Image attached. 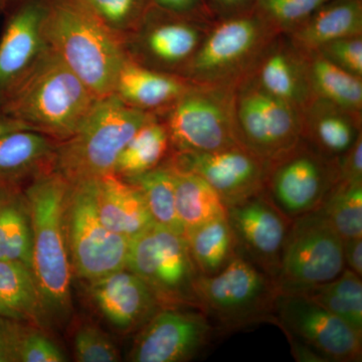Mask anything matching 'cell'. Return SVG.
<instances>
[{
  "label": "cell",
  "instance_id": "1",
  "mask_svg": "<svg viewBox=\"0 0 362 362\" xmlns=\"http://www.w3.org/2000/svg\"><path fill=\"white\" fill-rule=\"evenodd\" d=\"M40 30L52 49L97 98L114 93L127 58L124 40L109 30L85 0H39Z\"/></svg>",
  "mask_w": 362,
  "mask_h": 362
},
{
  "label": "cell",
  "instance_id": "2",
  "mask_svg": "<svg viewBox=\"0 0 362 362\" xmlns=\"http://www.w3.org/2000/svg\"><path fill=\"white\" fill-rule=\"evenodd\" d=\"M68 182L54 169L25 185L32 216V269L45 326L68 322L73 312L71 269L65 228Z\"/></svg>",
  "mask_w": 362,
  "mask_h": 362
},
{
  "label": "cell",
  "instance_id": "3",
  "mask_svg": "<svg viewBox=\"0 0 362 362\" xmlns=\"http://www.w3.org/2000/svg\"><path fill=\"white\" fill-rule=\"evenodd\" d=\"M98 99L47 47L0 99V111L59 142L75 133Z\"/></svg>",
  "mask_w": 362,
  "mask_h": 362
},
{
  "label": "cell",
  "instance_id": "4",
  "mask_svg": "<svg viewBox=\"0 0 362 362\" xmlns=\"http://www.w3.org/2000/svg\"><path fill=\"white\" fill-rule=\"evenodd\" d=\"M154 115L128 106L114 94L100 98L75 133L57 143L52 169L69 183L113 175L124 147Z\"/></svg>",
  "mask_w": 362,
  "mask_h": 362
},
{
  "label": "cell",
  "instance_id": "5",
  "mask_svg": "<svg viewBox=\"0 0 362 362\" xmlns=\"http://www.w3.org/2000/svg\"><path fill=\"white\" fill-rule=\"evenodd\" d=\"M197 306L226 330L273 323L277 283L238 254L218 273L199 274L194 284Z\"/></svg>",
  "mask_w": 362,
  "mask_h": 362
},
{
  "label": "cell",
  "instance_id": "6",
  "mask_svg": "<svg viewBox=\"0 0 362 362\" xmlns=\"http://www.w3.org/2000/svg\"><path fill=\"white\" fill-rule=\"evenodd\" d=\"M173 152H214L242 146L235 92L221 84H190L165 111ZM243 147V146H242Z\"/></svg>",
  "mask_w": 362,
  "mask_h": 362
},
{
  "label": "cell",
  "instance_id": "7",
  "mask_svg": "<svg viewBox=\"0 0 362 362\" xmlns=\"http://www.w3.org/2000/svg\"><path fill=\"white\" fill-rule=\"evenodd\" d=\"M126 268L146 283L161 307L199 308L194 284L199 273L185 235L156 223L129 240Z\"/></svg>",
  "mask_w": 362,
  "mask_h": 362
},
{
  "label": "cell",
  "instance_id": "8",
  "mask_svg": "<svg viewBox=\"0 0 362 362\" xmlns=\"http://www.w3.org/2000/svg\"><path fill=\"white\" fill-rule=\"evenodd\" d=\"M65 228L71 269L86 282L126 268L129 240L111 232L100 220L96 180L70 183Z\"/></svg>",
  "mask_w": 362,
  "mask_h": 362
},
{
  "label": "cell",
  "instance_id": "9",
  "mask_svg": "<svg viewBox=\"0 0 362 362\" xmlns=\"http://www.w3.org/2000/svg\"><path fill=\"white\" fill-rule=\"evenodd\" d=\"M345 268L342 238L320 209L293 220L276 279L279 292L295 293L322 284Z\"/></svg>",
  "mask_w": 362,
  "mask_h": 362
},
{
  "label": "cell",
  "instance_id": "10",
  "mask_svg": "<svg viewBox=\"0 0 362 362\" xmlns=\"http://www.w3.org/2000/svg\"><path fill=\"white\" fill-rule=\"evenodd\" d=\"M240 145L266 163L296 147L303 136L301 110L257 84L247 82L235 93Z\"/></svg>",
  "mask_w": 362,
  "mask_h": 362
},
{
  "label": "cell",
  "instance_id": "11",
  "mask_svg": "<svg viewBox=\"0 0 362 362\" xmlns=\"http://www.w3.org/2000/svg\"><path fill=\"white\" fill-rule=\"evenodd\" d=\"M337 182V158L328 159L302 144L267 166L263 192L279 211L295 220L316 211Z\"/></svg>",
  "mask_w": 362,
  "mask_h": 362
},
{
  "label": "cell",
  "instance_id": "12",
  "mask_svg": "<svg viewBox=\"0 0 362 362\" xmlns=\"http://www.w3.org/2000/svg\"><path fill=\"white\" fill-rule=\"evenodd\" d=\"M273 323L291 345L307 347L322 361H361V333L307 298L279 293Z\"/></svg>",
  "mask_w": 362,
  "mask_h": 362
},
{
  "label": "cell",
  "instance_id": "13",
  "mask_svg": "<svg viewBox=\"0 0 362 362\" xmlns=\"http://www.w3.org/2000/svg\"><path fill=\"white\" fill-rule=\"evenodd\" d=\"M214 328L194 307H161L138 330L129 359L134 362H182L206 347Z\"/></svg>",
  "mask_w": 362,
  "mask_h": 362
},
{
  "label": "cell",
  "instance_id": "14",
  "mask_svg": "<svg viewBox=\"0 0 362 362\" xmlns=\"http://www.w3.org/2000/svg\"><path fill=\"white\" fill-rule=\"evenodd\" d=\"M226 218L235 235L238 254L276 281L293 221L263 192L226 207Z\"/></svg>",
  "mask_w": 362,
  "mask_h": 362
},
{
  "label": "cell",
  "instance_id": "15",
  "mask_svg": "<svg viewBox=\"0 0 362 362\" xmlns=\"http://www.w3.org/2000/svg\"><path fill=\"white\" fill-rule=\"evenodd\" d=\"M267 21L259 14H243L214 28L185 66V77L199 84H216L259 51Z\"/></svg>",
  "mask_w": 362,
  "mask_h": 362
},
{
  "label": "cell",
  "instance_id": "16",
  "mask_svg": "<svg viewBox=\"0 0 362 362\" xmlns=\"http://www.w3.org/2000/svg\"><path fill=\"white\" fill-rule=\"evenodd\" d=\"M166 160L176 169L204 178L226 207L263 192L268 166L242 146L214 152H173Z\"/></svg>",
  "mask_w": 362,
  "mask_h": 362
},
{
  "label": "cell",
  "instance_id": "17",
  "mask_svg": "<svg viewBox=\"0 0 362 362\" xmlns=\"http://www.w3.org/2000/svg\"><path fill=\"white\" fill-rule=\"evenodd\" d=\"M182 18L150 6L135 32L124 40L127 56L154 70L187 66L201 45L202 35L197 26Z\"/></svg>",
  "mask_w": 362,
  "mask_h": 362
},
{
  "label": "cell",
  "instance_id": "18",
  "mask_svg": "<svg viewBox=\"0 0 362 362\" xmlns=\"http://www.w3.org/2000/svg\"><path fill=\"white\" fill-rule=\"evenodd\" d=\"M87 283L92 303L121 332L139 330L161 308L146 283L127 268Z\"/></svg>",
  "mask_w": 362,
  "mask_h": 362
},
{
  "label": "cell",
  "instance_id": "19",
  "mask_svg": "<svg viewBox=\"0 0 362 362\" xmlns=\"http://www.w3.org/2000/svg\"><path fill=\"white\" fill-rule=\"evenodd\" d=\"M0 37V99L47 49L39 0H13Z\"/></svg>",
  "mask_w": 362,
  "mask_h": 362
},
{
  "label": "cell",
  "instance_id": "20",
  "mask_svg": "<svg viewBox=\"0 0 362 362\" xmlns=\"http://www.w3.org/2000/svg\"><path fill=\"white\" fill-rule=\"evenodd\" d=\"M190 84L183 76L154 70L127 56L119 71L113 94L132 108L156 114L175 103Z\"/></svg>",
  "mask_w": 362,
  "mask_h": 362
},
{
  "label": "cell",
  "instance_id": "21",
  "mask_svg": "<svg viewBox=\"0 0 362 362\" xmlns=\"http://www.w3.org/2000/svg\"><path fill=\"white\" fill-rule=\"evenodd\" d=\"M96 204L102 223L126 239L156 225L139 188L115 175L96 180Z\"/></svg>",
  "mask_w": 362,
  "mask_h": 362
},
{
  "label": "cell",
  "instance_id": "22",
  "mask_svg": "<svg viewBox=\"0 0 362 362\" xmlns=\"http://www.w3.org/2000/svg\"><path fill=\"white\" fill-rule=\"evenodd\" d=\"M56 140L32 130L0 137V185H25L52 169Z\"/></svg>",
  "mask_w": 362,
  "mask_h": 362
},
{
  "label": "cell",
  "instance_id": "23",
  "mask_svg": "<svg viewBox=\"0 0 362 362\" xmlns=\"http://www.w3.org/2000/svg\"><path fill=\"white\" fill-rule=\"evenodd\" d=\"M361 33V0H329L295 28L293 37L298 47L310 52L333 40L358 37Z\"/></svg>",
  "mask_w": 362,
  "mask_h": 362
},
{
  "label": "cell",
  "instance_id": "24",
  "mask_svg": "<svg viewBox=\"0 0 362 362\" xmlns=\"http://www.w3.org/2000/svg\"><path fill=\"white\" fill-rule=\"evenodd\" d=\"M316 99L307 106L308 115L303 118V135L321 156L338 158L354 144L361 132L354 117L350 116L354 113L326 100Z\"/></svg>",
  "mask_w": 362,
  "mask_h": 362
},
{
  "label": "cell",
  "instance_id": "25",
  "mask_svg": "<svg viewBox=\"0 0 362 362\" xmlns=\"http://www.w3.org/2000/svg\"><path fill=\"white\" fill-rule=\"evenodd\" d=\"M32 216L23 185H0V259L32 269Z\"/></svg>",
  "mask_w": 362,
  "mask_h": 362
},
{
  "label": "cell",
  "instance_id": "26",
  "mask_svg": "<svg viewBox=\"0 0 362 362\" xmlns=\"http://www.w3.org/2000/svg\"><path fill=\"white\" fill-rule=\"evenodd\" d=\"M255 81L267 92L300 110L310 104L306 64L285 47H276L266 54Z\"/></svg>",
  "mask_w": 362,
  "mask_h": 362
},
{
  "label": "cell",
  "instance_id": "27",
  "mask_svg": "<svg viewBox=\"0 0 362 362\" xmlns=\"http://www.w3.org/2000/svg\"><path fill=\"white\" fill-rule=\"evenodd\" d=\"M0 317L47 327L35 276L20 262L0 259Z\"/></svg>",
  "mask_w": 362,
  "mask_h": 362
},
{
  "label": "cell",
  "instance_id": "28",
  "mask_svg": "<svg viewBox=\"0 0 362 362\" xmlns=\"http://www.w3.org/2000/svg\"><path fill=\"white\" fill-rule=\"evenodd\" d=\"M185 237L201 275L218 273L238 255L237 242L226 214L195 226Z\"/></svg>",
  "mask_w": 362,
  "mask_h": 362
},
{
  "label": "cell",
  "instance_id": "29",
  "mask_svg": "<svg viewBox=\"0 0 362 362\" xmlns=\"http://www.w3.org/2000/svg\"><path fill=\"white\" fill-rule=\"evenodd\" d=\"M171 149L168 129L156 115L131 138L117 158L113 175L130 178L161 165Z\"/></svg>",
  "mask_w": 362,
  "mask_h": 362
},
{
  "label": "cell",
  "instance_id": "30",
  "mask_svg": "<svg viewBox=\"0 0 362 362\" xmlns=\"http://www.w3.org/2000/svg\"><path fill=\"white\" fill-rule=\"evenodd\" d=\"M170 166L175 177L176 213L185 233L206 221L226 216L225 204L209 182L194 173Z\"/></svg>",
  "mask_w": 362,
  "mask_h": 362
},
{
  "label": "cell",
  "instance_id": "31",
  "mask_svg": "<svg viewBox=\"0 0 362 362\" xmlns=\"http://www.w3.org/2000/svg\"><path fill=\"white\" fill-rule=\"evenodd\" d=\"M310 52L306 69L312 93L343 110L358 113L362 108L361 78L343 70L319 52Z\"/></svg>",
  "mask_w": 362,
  "mask_h": 362
},
{
  "label": "cell",
  "instance_id": "32",
  "mask_svg": "<svg viewBox=\"0 0 362 362\" xmlns=\"http://www.w3.org/2000/svg\"><path fill=\"white\" fill-rule=\"evenodd\" d=\"M286 294L311 300L362 334V281L349 269L345 268L338 277L328 282Z\"/></svg>",
  "mask_w": 362,
  "mask_h": 362
},
{
  "label": "cell",
  "instance_id": "33",
  "mask_svg": "<svg viewBox=\"0 0 362 362\" xmlns=\"http://www.w3.org/2000/svg\"><path fill=\"white\" fill-rule=\"evenodd\" d=\"M124 180L139 188L156 225L185 235V228L176 213L173 170L168 161L142 175Z\"/></svg>",
  "mask_w": 362,
  "mask_h": 362
},
{
  "label": "cell",
  "instance_id": "34",
  "mask_svg": "<svg viewBox=\"0 0 362 362\" xmlns=\"http://www.w3.org/2000/svg\"><path fill=\"white\" fill-rule=\"evenodd\" d=\"M319 209L343 240L362 238V181L337 183Z\"/></svg>",
  "mask_w": 362,
  "mask_h": 362
},
{
  "label": "cell",
  "instance_id": "35",
  "mask_svg": "<svg viewBox=\"0 0 362 362\" xmlns=\"http://www.w3.org/2000/svg\"><path fill=\"white\" fill-rule=\"evenodd\" d=\"M109 30L125 40L151 6L149 0H85Z\"/></svg>",
  "mask_w": 362,
  "mask_h": 362
},
{
  "label": "cell",
  "instance_id": "36",
  "mask_svg": "<svg viewBox=\"0 0 362 362\" xmlns=\"http://www.w3.org/2000/svg\"><path fill=\"white\" fill-rule=\"evenodd\" d=\"M76 359L81 362H115L121 356L115 343L99 326L84 323L74 337Z\"/></svg>",
  "mask_w": 362,
  "mask_h": 362
},
{
  "label": "cell",
  "instance_id": "37",
  "mask_svg": "<svg viewBox=\"0 0 362 362\" xmlns=\"http://www.w3.org/2000/svg\"><path fill=\"white\" fill-rule=\"evenodd\" d=\"M329 0H257L259 14L267 21L296 28Z\"/></svg>",
  "mask_w": 362,
  "mask_h": 362
},
{
  "label": "cell",
  "instance_id": "38",
  "mask_svg": "<svg viewBox=\"0 0 362 362\" xmlns=\"http://www.w3.org/2000/svg\"><path fill=\"white\" fill-rule=\"evenodd\" d=\"M68 361L42 328L25 323L18 347V362H64Z\"/></svg>",
  "mask_w": 362,
  "mask_h": 362
},
{
  "label": "cell",
  "instance_id": "39",
  "mask_svg": "<svg viewBox=\"0 0 362 362\" xmlns=\"http://www.w3.org/2000/svg\"><path fill=\"white\" fill-rule=\"evenodd\" d=\"M324 58L329 59L343 70L362 76V40L358 37H344L333 40L319 47L317 51Z\"/></svg>",
  "mask_w": 362,
  "mask_h": 362
},
{
  "label": "cell",
  "instance_id": "40",
  "mask_svg": "<svg viewBox=\"0 0 362 362\" xmlns=\"http://www.w3.org/2000/svg\"><path fill=\"white\" fill-rule=\"evenodd\" d=\"M23 322L0 317V362H18V347Z\"/></svg>",
  "mask_w": 362,
  "mask_h": 362
},
{
  "label": "cell",
  "instance_id": "41",
  "mask_svg": "<svg viewBox=\"0 0 362 362\" xmlns=\"http://www.w3.org/2000/svg\"><path fill=\"white\" fill-rule=\"evenodd\" d=\"M345 267L362 277V238L343 240Z\"/></svg>",
  "mask_w": 362,
  "mask_h": 362
},
{
  "label": "cell",
  "instance_id": "42",
  "mask_svg": "<svg viewBox=\"0 0 362 362\" xmlns=\"http://www.w3.org/2000/svg\"><path fill=\"white\" fill-rule=\"evenodd\" d=\"M151 6L176 14V16H187L194 13L201 6L202 0H149Z\"/></svg>",
  "mask_w": 362,
  "mask_h": 362
},
{
  "label": "cell",
  "instance_id": "43",
  "mask_svg": "<svg viewBox=\"0 0 362 362\" xmlns=\"http://www.w3.org/2000/svg\"><path fill=\"white\" fill-rule=\"evenodd\" d=\"M21 130L32 129L28 126L25 125V124L16 120V119L11 118V117L6 115V114L0 111V137Z\"/></svg>",
  "mask_w": 362,
  "mask_h": 362
},
{
  "label": "cell",
  "instance_id": "44",
  "mask_svg": "<svg viewBox=\"0 0 362 362\" xmlns=\"http://www.w3.org/2000/svg\"><path fill=\"white\" fill-rule=\"evenodd\" d=\"M216 1L226 7H239L246 4L249 0H216Z\"/></svg>",
  "mask_w": 362,
  "mask_h": 362
},
{
  "label": "cell",
  "instance_id": "45",
  "mask_svg": "<svg viewBox=\"0 0 362 362\" xmlns=\"http://www.w3.org/2000/svg\"><path fill=\"white\" fill-rule=\"evenodd\" d=\"M13 0H0V13H4Z\"/></svg>",
  "mask_w": 362,
  "mask_h": 362
}]
</instances>
